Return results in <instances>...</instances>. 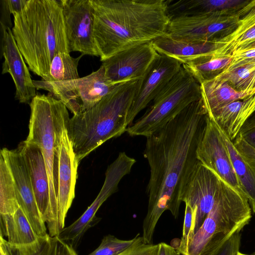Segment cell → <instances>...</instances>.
<instances>
[{"label": "cell", "mask_w": 255, "mask_h": 255, "mask_svg": "<svg viewBox=\"0 0 255 255\" xmlns=\"http://www.w3.org/2000/svg\"><path fill=\"white\" fill-rule=\"evenodd\" d=\"M207 113L202 98L146 137L144 155L150 168L147 212L142 224L145 244H153L156 224L166 210L177 219L184 190L199 162L197 150Z\"/></svg>", "instance_id": "obj_1"}, {"label": "cell", "mask_w": 255, "mask_h": 255, "mask_svg": "<svg viewBox=\"0 0 255 255\" xmlns=\"http://www.w3.org/2000/svg\"><path fill=\"white\" fill-rule=\"evenodd\" d=\"M93 38L100 60L166 33L170 17L165 0H91Z\"/></svg>", "instance_id": "obj_2"}, {"label": "cell", "mask_w": 255, "mask_h": 255, "mask_svg": "<svg viewBox=\"0 0 255 255\" xmlns=\"http://www.w3.org/2000/svg\"><path fill=\"white\" fill-rule=\"evenodd\" d=\"M13 16L12 32L29 69L46 80L54 56L70 53L60 0H28Z\"/></svg>", "instance_id": "obj_3"}, {"label": "cell", "mask_w": 255, "mask_h": 255, "mask_svg": "<svg viewBox=\"0 0 255 255\" xmlns=\"http://www.w3.org/2000/svg\"><path fill=\"white\" fill-rule=\"evenodd\" d=\"M140 79L121 84L93 107L67 120V133L79 163L108 140L127 131L128 113Z\"/></svg>", "instance_id": "obj_4"}, {"label": "cell", "mask_w": 255, "mask_h": 255, "mask_svg": "<svg viewBox=\"0 0 255 255\" xmlns=\"http://www.w3.org/2000/svg\"><path fill=\"white\" fill-rule=\"evenodd\" d=\"M252 212L246 196L223 180L214 205L192 238L186 255H217L249 223Z\"/></svg>", "instance_id": "obj_5"}, {"label": "cell", "mask_w": 255, "mask_h": 255, "mask_svg": "<svg viewBox=\"0 0 255 255\" xmlns=\"http://www.w3.org/2000/svg\"><path fill=\"white\" fill-rule=\"evenodd\" d=\"M30 117L28 142L36 144L42 152L50 189L49 220L47 224L49 235H58L57 195L58 191V160L57 150L58 141V124L67 109L64 104L49 94H37L29 104Z\"/></svg>", "instance_id": "obj_6"}, {"label": "cell", "mask_w": 255, "mask_h": 255, "mask_svg": "<svg viewBox=\"0 0 255 255\" xmlns=\"http://www.w3.org/2000/svg\"><path fill=\"white\" fill-rule=\"evenodd\" d=\"M201 99L200 85L182 66L145 113L128 127L127 132L131 136L146 137L174 119L190 104Z\"/></svg>", "instance_id": "obj_7"}, {"label": "cell", "mask_w": 255, "mask_h": 255, "mask_svg": "<svg viewBox=\"0 0 255 255\" xmlns=\"http://www.w3.org/2000/svg\"><path fill=\"white\" fill-rule=\"evenodd\" d=\"M33 82L36 90L49 92L73 115L90 109L122 84L110 81L102 65L96 71L77 79L52 82L41 79Z\"/></svg>", "instance_id": "obj_8"}, {"label": "cell", "mask_w": 255, "mask_h": 255, "mask_svg": "<svg viewBox=\"0 0 255 255\" xmlns=\"http://www.w3.org/2000/svg\"><path fill=\"white\" fill-rule=\"evenodd\" d=\"M238 13L208 12L171 18L165 34L175 39L215 41L233 32L239 25Z\"/></svg>", "instance_id": "obj_9"}, {"label": "cell", "mask_w": 255, "mask_h": 255, "mask_svg": "<svg viewBox=\"0 0 255 255\" xmlns=\"http://www.w3.org/2000/svg\"><path fill=\"white\" fill-rule=\"evenodd\" d=\"M69 118L68 109L62 115L58 124V222L60 231L65 226V220L75 197V189L79 163L68 136L66 123Z\"/></svg>", "instance_id": "obj_10"}, {"label": "cell", "mask_w": 255, "mask_h": 255, "mask_svg": "<svg viewBox=\"0 0 255 255\" xmlns=\"http://www.w3.org/2000/svg\"><path fill=\"white\" fill-rule=\"evenodd\" d=\"M223 181L215 172L200 162L190 177L181 201L189 205L192 211L193 237L213 207Z\"/></svg>", "instance_id": "obj_11"}, {"label": "cell", "mask_w": 255, "mask_h": 255, "mask_svg": "<svg viewBox=\"0 0 255 255\" xmlns=\"http://www.w3.org/2000/svg\"><path fill=\"white\" fill-rule=\"evenodd\" d=\"M70 53L99 56L93 38L94 9L91 0H60Z\"/></svg>", "instance_id": "obj_12"}, {"label": "cell", "mask_w": 255, "mask_h": 255, "mask_svg": "<svg viewBox=\"0 0 255 255\" xmlns=\"http://www.w3.org/2000/svg\"><path fill=\"white\" fill-rule=\"evenodd\" d=\"M182 66L179 60L160 54L153 60L144 75L139 80L127 117L128 126L150 102L153 101Z\"/></svg>", "instance_id": "obj_13"}, {"label": "cell", "mask_w": 255, "mask_h": 255, "mask_svg": "<svg viewBox=\"0 0 255 255\" xmlns=\"http://www.w3.org/2000/svg\"><path fill=\"white\" fill-rule=\"evenodd\" d=\"M197 157L202 165L215 172L230 186L245 195L234 171L221 130L208 115L204 135L197 150Z\"/></svg>", "instance_id": "obj_14"}, {"label": "cell", "mask_w": 255, "mask_h": 255, "mask_svg": "<svg viewBox=\"0 0 255 255\" xmlns=\"http://www.w3.org/2000/svg\"><path fill=\"white\" fill-rule=\"evenodd\" d=\"M11 170L14 180L16 198L33 231L38 237H45L47 233L45 223L43 221L38 208L27 167L20 149L3 148L0 150Z\"/></svg>", "instance_id": "obj_15"}, {"label": "cell", "mask_w": 255, "mask_h": 255, "mask_svg": "<svg viewBox=\"0 0 255 255\" xmlns=\"http://www.w3.org/2000/svg\"><path fill=\"white\" fill-rule=\"evenodd\" d=\"M158 54L152 41L147 42L119 52L102 65L110 81L122 83L141 78Z\"/></svg>", "instance_id": "obj_16"}, {"label": "cell", "mask_w": 255, "mask_h": 255, "mask_svg": "<svg viewBox=\"0 0 255 255\" xmlns=\"http://www.w3.org/2000/svg\"><path fill=\"white\" fill-rule=\"evenodd\" d=\"M1 55L4 58L1 74L9 73L15 87V99L20 103L30 104L36 96L29 68L13 37L11 29L0 25Z\"/></svg>", "instance_id": "obj_17"}, {"label": "cell", "mask_w": 255, "mask_h": 255, "mask_svg": "<svg viewBox=\"0 0 255 255\" xmlns=\"http://www.w3.org/2000/svg\"><path fill=\"white\" fill-rule=\"evenodd\" d=\"M24 158L37 205L43 221L49 220V183L44 160L40 148L26 140L18 145Z\"/></svg>", "instance_id": "obj_18"}, {"label": "cell", "mask_w": 255, "mask_h": 255, "mask_svg": "<svg viewBox=\"0 0 255 255\" xmlns=\"http://www.w3.org/2000/svg\"><path fill=\"white\" fill-rule=\"evenodd\" d=\"M255 112V94L226 105L208 115L232 142Z\"/></svg>", "instance_id": "obj_19"}, {"label": "cell", "mask_w": 255, "mask_h": 255, "mask_svg": "<svg viewBox=\"0 0 255 255\" xmlns=\"http://www.w3.org/2000/svg\"><path fill=\"white\" fill-rule=\"evenodd\" d=\"M251 0H167L171 18L208 12L227 14L238 13Z\"/></svg>", "instance_id": "obj_20"}, {"label": "cell", "mask_w": 255, "mask_h": 255, "mask_svg": "<svg viewBox=\"0 0 255 255\" xmlns=\"http://www.w3.org/2000/svg\"><path fill=\"white\" fill-rule=\"evenodd\" d=\"M160 54L175 58L182 64L186 60L215 51L216 41H197L175 39L165 34L152 41Z\"/></svg>", "instance_id": "obj_21"}, {"label": "cell", "mask_w": 255, "mask_h": 255, "mask_svg": "<svg viewBox=\"0 0 255 255\" xmlns=\"http://www.w3.org/2000/svg\"><path fill=\"white\" fill-rule=\"evenodd\" d=\"M201 98L207 115L232 102L255 94V88L239 91L228 82L216 77L200 84Z\"/></svg>", "instance_id": "obj_22"}, {"label": "cell", "mask_w": 255, "mask_h": 255, "mask_svg": "<svg viewBox=\"0 0 255 255\" xmlns=\"http://www.w3.org/2000/svg\"><path fill=\"white\" fill-rule=\"evenodd\" d=\"M0 236L18 246L32 243L38 238L20 207L12 214L0 215Z\"/></svg>", "instance_id": "obj_23"}, {"label": "cell", "mask_w": 255, "mask_h": 255, "mask_svg": "<svg viewBox=\"0 0 255 255\" xmlns=\"http://www.w3.org/2000/svg\"><path fill=\"white\" fill-rule=\"evenodd\" d=\"M232 60L231 56L215 57L209 53L186 60L182 66L200 85L223 72Z\"/></svg>", "instance_id": "obj_24"}, {"label": "cell", "mask_w": 255, "mask_h": 255, "mask_svg": "<svg viewBox=\"0 0 255 255\" xmlns=\"http://www.w3.org/2000/svg\"><path fill=\"white\" fill-rule=\"evenodd\" d=\"M255 40V17L241 20L236 29L230 34L216 41L217 49L211 52L215 57L231 56L241 46Z\"/></svg>", "instance_id": "obj_25"}, {"label": "cell", "mask_w": 255, "mask_h": 255, "mask_svg": "<svg viewBox=\"0 0 255 255\" xmlns=\"http://www.w3.org/2000/svg\"><path fill=\"white\" fill-rule=\"evenodd\" d=\"M219 128L227 147L234 171L252 207L255 202V174L242 158L233 142Z\"/></svg>", "instance_id": "obj_26"}, {"label": "cell", "mask_w": 255, "mask_h": 255, "mask_svg": "<svg viewBox=\"0 0 255 255\" xmlns=\"http://www.w3.org/2000/svg\"><path fill=\"white\" fill-rule=\"evenodd\" d=\"M19 207L11 170L0 153V214H12Z\"/></svg>", "instance_id": "obj_27"}, {"label": "cell", "mask_w": 255, "mask_h": 255, "mask_svg": "<svg viewBox=\"0 0 255 255\" xmlns=\"http://www.w3.org/2000/svg\"><path fill=\"white\" fill-rule=\"evenodd\" d=\"M83 56V54H81L78 57L74 58L67 52L57 53L51 63L48 76L44 81L61 82L79 79L78 66Z\"/></svg>", "instance_id": "obj_28"}, {"label": "cell", "mask_w": 255, "mask_h": 255, "mask_svg": "<svg viewBox=\"0 0 255 255\" xmlns=\"http://www.w3.org/2000/svg\"><path fill=\"white\" fill-rule=\"evenodd\" d=\"M0 251L5 255H51V238L49 235L45 237H38L32 243L18 246L9 244L0 236Z\"/></svg>", "instance_id": "obj_29"}, {"label": "cell", "mask_w": 255, "mask_h": 255, "mask_svg": "<svg viewBox=\"0 0 255 255\" xmlns=\"http://www.w3.org/2000/svg\"><path fill=\"white\" fill-rule=\"evenodd\" d=\"M216 77L228 82L239 91L254 89L255 88V61L223 72Z\"/></svg>", "instance_id": "obj_30"}, {"label": "cell", "mask_w": 255, "mask_h": 255, "mask_svg": "<svg viewBox=\"0 0 255 255\" xmlns=\"http://www.w3.org/2000/svg\"><path fill=\"white\" fill-rule=\"evenodd\" d=\"M135 240V237L131 240H123L108 235L103 238L99 246L88 255H119L131 246Z\"/></svg>", "instance_id": "obj_31"}, {"label": "cell", "mask_w": 255, "mask_h": 255, "mask_svg": "<svg viewBox=\"0 0 255 255\" xmlns=\"http://www.w3.org/2000/svg\"><path fill=\"white\" fill-rule=\"evenodd\" d=\"M28 1V0H1L0 25L12 29L10 15L20 11Z\"/></svg>", "instance_id": "obj_32"}, {"label": "cell", "mask_w": 255, "mask_h": 255, "mask_svg": "<svg viewBox=\"0 0 255 255\" xmlns=\"http://www.w3.org/2000/svg\"><path fill=\"white\" fill-rule=\"evenodd\" d=\"M193 217L192 209L189 205L185 204L182 236L178 246L175 248L179 253L183 255H186L189 244L193 237Z\"/></svg>", "instance_id": "obj_33"}, {"label": "cell", "mask_w": 255, "mask_h": 255, "mask_svg": "<svg viewBox=\"0 0 255 255\" xmlns=\"http://www.w3.org/2000/svg\"><path fill=\"white\" fill-rule=\"evenodd\" d=\"M158 244H147L138 234L133 243L128 249L119 255H157Z\"/></svg>", "instance_id": "obj_34"}, {"label": "cell", "mask_w": 255, "mask_h": 255, "mask_svg": "<svg viewBox=\"0 0 255 255\" xmlns=\"http://www.w3.org/2000/svg\"><path fill=\"white\" fill-rule=\"evenodd\" d=\"M233 142L242 158L255 174V148L246 142L240 133Z\"/></svg>", "instance_id": "obj_35"}, {"label": "cell", "mask_w": 255, "mask_h": 255, "mask_svg": "<svg viewBox=\"0 0 255 255\" xmlns=\"http://www.w3.org/2000/svg\"><path fill=\"white\" fill-rule=\"evenodd\" d=\"M232 60L229 66L223 71H228L246 64L255 61V47L238 50L231 55Z\"/></svg>", "instance_id": "obj_36"}, {"label": "cell", "mask_w": 255, "mask_h": 255, "mask_svg": "<svg viewBox=\"0 0 255 255\" xmlns=\"http://www.w3.org/2000/svg\"><path fill=\"white\" fill-rule=\"evenodd\" d=\"M51 238L52 241L51 255H77L73 247L61 240L58 236Z\"/></svg>", "instance_id": "obj_37"}, {"label": "cell", "mask_w": 255, "mask_h": 255, "mask_svg": "<svg viewBox=\"0 0 255 255\" xmlns=\"http://www.w3.org/2000/svg\"><path fill=\"white\" fill-rule=\"evenodd\" d=\"M241 239L240 232H237L226 243L217 255H237L239 252Z\"/></svg>", "instance_id": "obj_38"}, {"label": "cell", "mask_w": 255, "mask_h": 255, "mask_svg": "<svg viewBox=\"0 0 255 255\" xmlns=\"http://www.w3.org/2000/svg\"><path fill=\"white\" fill-rule=\"evenodd\" d=\"M238 14L241 20H247L255 17V0H251Z\"/></svg>", "instance_id": "obj_39"}, {"label": "cell", "mask_w": 255, "mask_h": 255, "mask_svg": "<svg viewBox=\"0 0 255 255\" xmlns=\"http://www.w3.org/2000/svg\"><path fill=\"white\" fill-rule=\"evenodd\" d=\"M158 248L157 255H183L179 253L177 250L165 243L158 244Z\"/></svg>", "instance_id": "obj_40"}, {"label": "cell", "mask_w": 255, "mask_h": 255, "mask_svg": "<svg viewBox=\"0 0 255 255\" xmlns=\"http://www.w3.org/2000/svg\"><path fill=\"white\" fill-rule=\"evenodd\" d=\"M240 133L246 142L255 148V128Z\"/></svg>", "instance_id": "obj_41"}, {"label": "cell", "mask_w": 255, "mask_h": 255, "mask_svg": "<svg viewBox=\"0 0 255 255\" xmlns=\"http://www.w3.org/2000/svg\"><path fill=\"white\" fill-rule=\"evenodd\" d=\"M255 128V112L250 117L247 121L243 128H242L240 133H243L249 130Z\"/></svg>", "instance_id": "obj_42"}, {"label": "cell", "mask_w": 255, "mask_h": 255, "mask_svg": "<svg viewBox=\"0 0 255 255\" xmlns=\"http://www.w3.org/2000/svg\"><path fill=\"white\" fill-rule=\"evenodd\" d=\"M255 40L241 46L236 50L247 49H250V48H255Z\"/></svg>", "instance_id": "obj_43"}, {"label": "cell", "mask_w": 255, "mask_h": 255, "mask_svg": "<svg viewBox=\"0 0 255 255\" xmlns=\"http://www.w3.org/2000/svg\"><path fill=\"white\" fill-rule=\"evenodd\" d=\"M237 255H255V253L253 254H251V255H247V254L241 253L240 252H238Z\"/></svg>", "instance_id": "obj_44"}, {"label": "cell", "mask_w": 255, "mask_h": 255, "mask_svg": "<svg viewBox=\"0 0 255 255\" xmlns=\"http://www.w3.org/2000/svg\"><path fill=\"white\" fill-rule=\"evenodd\" d=\"M251 208H252V211H253V212H255V203L254 204L253 206L251 207Z\"/></svg>", "instance_id": "obj_45"}, {"label": "cell", "mask_w": 255, "mask_h": 255, "mask_svg": "<svg viewBox=\"0 0 255 255\" xmlns=\"http://www.w3.org/2000/svg\"><path fill=\"white\" fill-rule=\"evenodd\" d=\"M0 255H5L2 252L0 251Z\"/></svg>", "instance_id": "obj_46"}, {"label": "cell", "mask_w": 255, "mask_h": 255, "mask_svg": "<svg viewBox=\"0 0 255 255\" xmlns=\"http://www.w3.org/2000/svg\"><path fill=\"white\" fill-rule=\"evenodd\" d=\"M254 213L255 214V212Z\"/></svg>", "instance_id": "obj_47"}]
</instances>
